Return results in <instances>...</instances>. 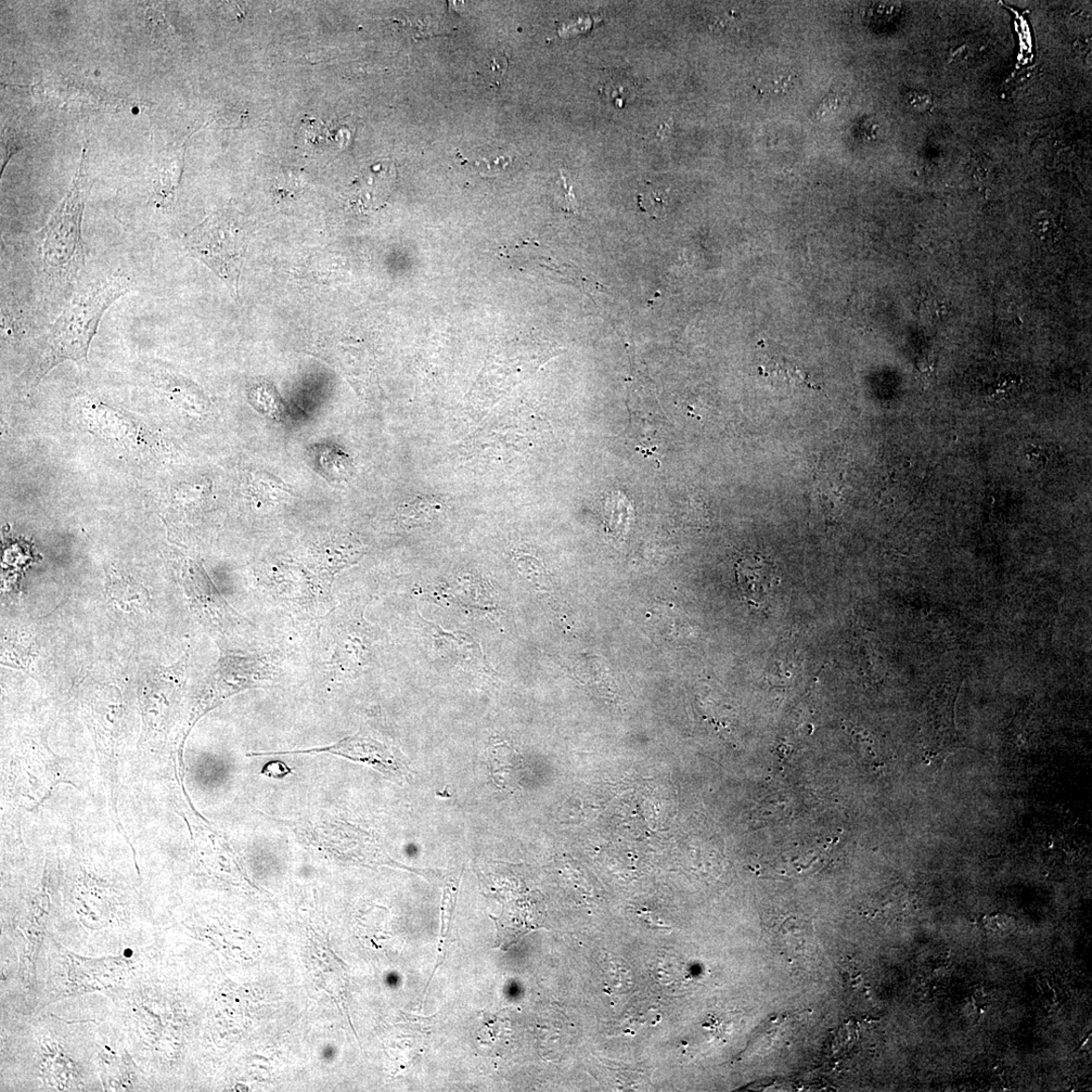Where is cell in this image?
<instances>
[{"label":"cell","mask_w":1092,"mask_h":1092,"mask_svg":"<svg viewBox=\"0 0 1092 1092\" xmlns=\"http://www.w3.org/2000/svg\"><path fill=\"white\" fill-rule=\"evenodd\" d=\"M132 281L113 277L97 282L70 302L50 327L44 347L28 372L27 383L35 387L63 362H87L89 347L102 316L132 290Z\"/></svg>","instance_id":"obj_1"},{"label":"cell","mask_w":1092,"mask_h":1092,"mask_svg":"<svg viewBox=\"0 0 1092 1092\" xmlns=\"http://www.w3.org/2000/svg\"><path fill=\"white\" fill-rule=\"evenodd\" d=\"M87 194L86 182L77 179L38 237V257L45 273L53 280H69L84 263L82 218Z\"/></svg>","instance_id":"obj_2"},{"label":"cell","mask_w":1092,"mask_h":1092,"mask_svg":"<svg viewBox=\"0 0 1092 1092\" xmlns=\"http://www.w3.org/2000/svg\"><path fill=\"white\" fill-rule=\"evenodd\" d=\"M186 248L237 295L247 242L232 217L217 213L186 238Z\"/></svg>","instance_id":"obj_3"},{"label":"cell","mask_w":1092,"mask_h":1092,"mask_svg":"<svg viewBox=\"0 0 1092 1092\" xmlns=\"http://www.w3.org/2000/svg\"><path fill=\"white\" fill-rule=\"evenodd\" d=\"M184 584L192 606L210 624L221 631H229L239 622L238 614L228 606L209 577L196 565L188 569Z\"/></svg>","instance_id":"obj_4"},{"label":"cell","mask_w":1092,"mask_h":1092,"mask_svg":"<svg viewBox=\"0 0 1092 1092\" xmlns=\"http://www.w3.org/2000/svg\"><path fill=\"white\" fill-rule=\"evenodd\" d=\"M67 992L101 991L124 978L128 962L125 959L85 960L68 954Z\"/></svg>","instance_id":"obj_5"},{"label":"cell","mask_w":1092,"mask_h":1092,"mask_svg":"<svg viewBox=\"0 0 1092 1092\" xmlns=\"http://www.w3.org/2000/svg\"><path fill=\"white\" fill-rule=\"evenodd\" d=\"M395 165L389 161L372 165L352 185L350 201L362 212L379 210L389 200L396 184Z\"/></svg>","instance_id":"obj_6"},{"label":"cell","mask_w":1092,"mask_h":1092,"mask_svg":"<svg viewBox=\"0 0 1092 1092\" xmlns=\"http://www.w3.org/2000/svg\"><path fill=\"white\" fill-rule=\"evenodd\" d=\"M310 752H330L343 755L352 761L369 764L385 774L396 776L403 773L404 766L400 765V762L396 759L388 748L366 738L356 736L345 739L337 743L336 746L327 749L306 751V753Z\"/></svg>","instance_id":"obj_7"},{"label":"cell","mask_w":1092,"mask_h":1092,"mask_svg":"<svg viewBox=\"0 0 1092 1092\" xmlns=\"http://www.w3.org/2000/svg\"><path fill=\"white\" fill-rule=\"evenodd\" d=\"M737 576L744 597L754 602L761 601L774 583L772 564L759 557L740 561Z\"/></svg>","instance_id":"obj_8"},{"label":"cell","mask_w":1092,"mask_h":1092,"mask_svg":"<svg viewBox=\"0 0 1092 1092\" xmlns=\"http://www.w3.org/2000/svg\"><path fill=\"white\" fill-rule=\"evenodd\" d=\"M58 1045H53L48 1052L42 1053L41 1070L44 1079L52 1087L59 1090H68L77 1087L76 1079H79V1069L68 1056L58 1051Z\"/></svg>","instance_id":"obj_9"},{"label":"cell","mask_w":1092,"mask_h":1092,"mask_svg":"<svg viewBox=\"0 0 1092 1092\" xmlns=\"http://www.w3.org/2000/svg\"><path fill=\"white\" fill-rule=\"evenodd\" d=\"M101 1071L104 1073L105 1087L113 1090H130L136 1079L134 1066L126 1057L117 1058L113 1055H100Z\"/></svg>","instance_id":"obj_10"},{"label":"cell","mask_w":1092,"mask_h":1092,"mask_svg":"<svg viewBox=\"0 0 1092 1092\" xmlns=\"http://www.w3.org/2000/svg\"><path fill=\"white\" fill-rule=\"evenodd\" d=\"M109 593L110 596L123 607L131 608L136 606H143L147 600L146 590L142 586H139L133 581H127L125 577L120 576H109Z\"/></svg>","instance_id":"obj_11"},{"label":"cell","mask_w":1092,"mask_h":1092,"mask_svg":"<svg viewBox=\"0 0 1092 1092\" xmlns=\"http://www.w3.org/2000/svg\"><path fill=\"white\" fill-rule=\"evenodd\" d=\"M670 190L648 186L638 195V205L652 217H663L669 210Z\"/></svg>","instance_id":"obj_12"},{"label":"cell","mask_w":1092,"mask_h":1092,"mask_svg":"<svg viewBox=\"0 0 1092 1092\" xmlns=\"http://www.w3.org/2000/svg\"><path fill=\"white\" fill-rule=\"evenodd\" d=\"M1035 235L1047 243H1056L1062 237V229L1055 215L1048 211H1040L1033 216L1031 222Z\"/></svg>","instance_id":"obj_13"},{"label":"cell","mask_w":1092,"mask_h":1092,"mask_svg":"<svg viewBox=\"0 0 1092 1092\" xmlns=\"http://www.w3.org/2000/svg\"><path fill=\"white\" fill-rule=\"evenodd\" d=\"M561 177V188L559 195L560 207L565 212L575 214L577 212V210H579V204L576 202L575 194L573 192V187L568 184L567 178H565L562 174Z\"/></svg>","instance_id":"obj_14"},{"label":"cell","mask_w":1092,"mask_h":1092,"mask_svg":"<svg viewBox=\"0 0 1092 1092\" xmlns=\"http://www.w3.org/2000/svg\"><path fill=\"white\" fill-rule=\"evenodd\" d=\"M907 106L917 112H928L933 107V99L926 93L909 92L905 97Z\"/></svg>","instance_id":"obj_15"},{"label":"cell","mask_w":1092,"mask_h":1092,"mask_svg":"<svg viewBox=\"0 0 1092 1092\" xmlns=\"http://www.w3.org/2000/svg\"><path fill=\"white\" fill-rule=\"evenodd\" d=\"M489 68L493 83L499 85L508 68V60L504 54L496 53L489 60Z\"/></svg>","instance_id":"obj_16"},{"label":"cell","mask_w":1092,"mask_h":1092,"mask_svg":"<svg viewBox=\"0 0 1092 1092\" xmlns=\"http://www.w3.org/2000/svg\"><path fill=\"white\" fill-rule=\"evenodd\" d=\"M262 773L268 777L282 778L291 773V770L282 763H271L263 769Z\"/></svg>","instance_id":"obj_17"},{"label":"cell","mask_w":1092,"mask_h":1092,"mask_svg":"<svg viewBox=\"0 0 1092 1092\" xmlns=\"http://www.w3.org/2000/svg\"><path fill=\"white\" fill-rule=\"evenodd\" d=\"M1074 47L1079 54L1084 55L1087 53L1089 44L1087 40H1085V38H1079Z\"/></svg>","instance_id":"obj_18"}]
</instances>
